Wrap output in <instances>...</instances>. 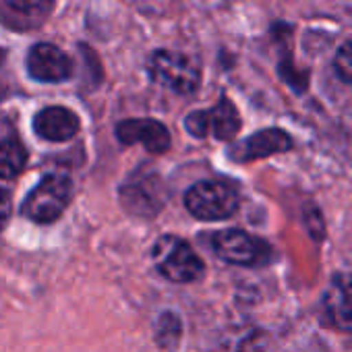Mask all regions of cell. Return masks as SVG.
<instances>
[{
  "instance_id": "obj_1",
  "label": "cell",
  "mask_w": 352,
  "mask_h": 352,
  "mask_svg": "<svg viewBox=\"0 0 352 352\" xmlns=\"http://www.w3.org/2000/svg\"><path fill=\"white\" fill-rule=\"evenodd\" d=\"M151 259L157 267V272L176 284H189L195 282L204 276V261L199 255L193 251V247L174 236V234H164L155 241L151 249Z\"/></svg>"
},
{
  "instance_id": "obj_2",
  "label": "cell",
  "mask_w": 352,
  "mask_h": 352,
  "mask_svg": "<svg viewBox=\"0 0 352 352\" xmlns=\"http://www.w3.org/2000/svg\"><path fill=\"white\" fill-rule=\"evenodd\" d=\"M149 77L162 85L168 87L174 94L189 96L197 91L201 83V69L199 65L181 52H170V50H157L147 60Z\"/></svg>"
},
{
  "instance_id": "obj_3",
  "label": "cell",
  "mask_w": 352,
  "mask_h": 352,
  "mask_svg": "<svg viewBox=\"0 0 352 352\" xmlns=\"http://www.w3.org/2000/svg\"><path fill=\"white\" fill-rule=\"evenodd\" d=\"M71 201V181L65 174H48L25 197L21 214L36 224L56 222Z\"/></svg>"
},
{
  "instance_id": "obj_4",
  "label": "cell",
  "mask_w": 352,
  "mask_h": 352,
  "mask_svg": "<svg viewBox=\"0 0 352 352\" xmlns=\"http://www.w3.org/2000/svg\"><path fill=\"white\" fill-rule=\"evenodd\" d=\"M185 206L199 220H226L239 210V193L226 183L201 181L187 191Z\"/></svg>"
},
{
  "instance_id": "obj_5",
  "label": "cell",
  "mask_w": 352,
  "mask_h": 352,
  "mask_svg": "<svg viewBox=\"0 0 352 352\" xmlns=\"http://www.w3.org/2000/svg\"><path fill=\"white\" fill-rule=\"evenodd\" d=\"M185 129L197 139H206L208 135H214L220 141H230L241 131V116L234 104L222 98L210 110L191 112L185 118Z\"/></svg>"
},
{
  "instance_id": "obj_6",
  "label": "cell",
  "mask_w": 352,
  "mask_h": 352,
  "mask_svg": "<svg viewBox=\"0 0 352 352\" xmlns=\"http://www.w3.org/2000/svg\"><path fill=\"white\" fill-rule=\"evenodd\" d=\"M214 251L228 263L234 265H257L267 257V245L245 230L228 228L220 230L212 239Z\"/></svg>"
},
{
  "instance_id": "obj_7",
  "label": "cell",
  "mask_w": 352,
  "mask_h": 352,
  "mask_svg": "<svg viewBox=\"0 0 352 352\" xmlns=\"http://www.w3.org/2000/svg\"><path fill=\"white\" fill-rule=\"evenodd\" d=\"M28 71L36 81L60 83L73 73L71 58L54 44H36L28 54Z\"/></svg>"
},
{
  "instance_id": "obj_8",
  "label": "cell",
  "mask_w": 352,
  "mask_h": 352,
  "mask_svg": "<svg viewBox=\"0 0 352 352\" xmlns=\"http://www.w3.org/2000/svg\"><path fill=\"white\" fill-rule=\"evenodd\" d=\"M116 137L124 145L141 143L151 153H164L170 149V133L168 129L153 118H129L116 124Z\"/></svg>"
},
{
  "instance_id": "obj_9",
  "label": "cell",
  "mask_w": 352,
  "mask_h": 352,
  "mask_svg": "<svg viewBox=\"0 0 352 352\" xmlns=\"http://www.w3.org/2000/svg\"><path fill=\"white\" fill-rule=\"evenodd\" d=\"M323 317L342 331H352V274H338L323 292Z\"/></svg>"
},
{
  "instance_id": "obj_10",
  "label": "cell",
  "mask_w": 352,
  "mask_h": 352,
  "mask_svg": "<svg viewBox=\"0 0 352 352\" xmlns=\"http://www.w3.org/2000/svg\"><path fill=\"white\" fill-rule=\"evenodd\" d=\"M290 147H292V139L288 137V133H284L282 129H265L236 143L230 149V157L236 162H253L274 153H284Z\"/></svg>"
},
{
  "instance_id": "obj_11",
  "label": "cell",
  "mask_w": 352,
  "mask_h": 352,
  "mask_svg": "<svg viewBox=\"0 0 352 352\" xmlns=\"http://www.w3.org/2000/svg\"><path fill=\"white\" fill-rule=\"evenodd\" d=\"M79 116L65 106H48L34 118V131L46 141H69L79 133Z\"/></svg>"
},
{
  "instance_id": "obj_12",
  "label": "cell",
  "mask_w": 352,
  "mask_h": 352,
  "mask_svg": "<svg viewBox=\"0 0 352 352\" xmlns=\"http://www.w3.org/2000/svg\"><path fill=\"white\" fill-rule=\"evenodd\" d=\"M54 7V0H0V19L13 30H30L42 25Z\"/></svg>"
},
{
  "instance_id": "obj_13",
  "label": "cell",
  "mask_w": 352,
  "mask_h": 352,
  "mask_svg": "<svg viewBox=\"0 0 352 352\" xmlns=\"http://www.w3.org/2000/svg\"><path fill=\"white\" fill-rule=\"evenodd\" d=\"M28 164V151L17 139L0 141V179H15Z\"/></svg>"
},
{
  "instance_id": "obj_14",
  "label": "cell",
  "mask_w": 352,
  "mask_h": 352,
  "mask_svg": "<svg viewBox=\"0 0 352 352\" xmlns=\"http://www.w3.org/2000/svg\"><path fill=\"white\" fill-rule=\"evenodd\" d=\"M181 338V319L174 313H164L157 323V342L164 348H174Z\"/></svg>"
},
{
  "instance_id": "obj_15",
  "label": "cell",
  "mask_w": 352,
  "mask_h": 352,
  "mask_svg": "<svg viewBox=\"0 0 352 352\" xmlns=\"http://www.w3.org/2000/svg\"><path fill=\"white\" fill-rule=\"evenodd\" d=\"M333 69L342 81L352 83V40L338 48L333 58Z\"/></svg>"
},
{
  "instance_id": "obj_16",
  "label": "cell",
  "mask_w": 352,
  "mask_h": 352,
  "mask_svg": "<svg viewBox=\"0 0 352 352\" xmlns=\"http://www.w3.org/2000/svg\"><path fill=\"white\" fill-rule=\"evenodd\" d=\"M11 212H13V199L11 193L7 189L0 187V230H3L9 220H11Z\"/></svg>"
}]
</instances>
